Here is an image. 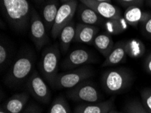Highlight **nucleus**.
I'll use <instances>...</instances> for the list:
<instances>
[{"label": "nucleus", "mask_w": 151, "mask_h": 113, "mask_svg": "<svg viewBox=\"0 0 151 113\" xmlns=\"http://www.w3.org/2000/svg\"><path fill=\"white\" fill-rule=\"evenodd\" d=\"M3 14L16 31L22 32L30 24L32 8L28 0H1Z\"/></svg>", "instance_id": "obj_1"}, {"label": "nucleus", "mask_w": 151, "mask_h": 113, "mask_svg": "<svg viewBox=\"0 0 151 113\" xmlns=\"http://www.w3.org/2000/svg\"><path fill=\"white\" fill-rule=\"evenodd\" d=\"M133 77L127 68H119L106 71L102 77V85L110 94H119L131 85Z\"/></svg>", "instance_id": "obj_2"}, {"label": "nucleus", "mask_w": 151, "mask_h": 113, "mask_svg": "<svg viewBox=\"0 0 151 113\" xmlns=\"http://www.w3.org/2000/svg\"><path fill=\"white\" fill-rule=\"evenodd\" d=\"M60 52L57 43L43 50L40 61V71L44 79L53 86L58 73Z\"/></svg>", "instance_id": "obj_3"}, {"label": "nucleus", "mask_w": 151, "mask_h": 113, "mask_svg": "<svg viewBox=\"0 0 151 113\" xmlns=\"http://www.w3.org/2000/svg\"><path fill=\"white\" fill-rule=\"evenodd\" d=\"M93 74V70L89 65L73 69L58 74L52 87L56 89H71L84 81L88 80L92 77Z\"/></svg>", "instance_id": "obj_4"}, {"label": "nucleus", "mask_w": 151, "mask_h": 113, "mask_svg": "<svg viewBox=\"0 0 151 113\" xmlns=\"http://www.w3.org/2000/svg\"><path fill=\"white\" fill-rule=\"evenodd\" d=\"M34 57L31 54L20 56L14 62L6 77V83L10 85L21 83L29 77L33 71Z\"/></svg>", "instance_id": "obj_5"}, {"label": "nucleus", "mask_w": 151, "mask_h": 113, "mask_svg": "<svg viewBox=\"0 0 151 113\" xmlns=\"http://www.w3.org/2000/svg\"><path fill=\"white\" fill-rule=\"evenodd\" d=\"M68 98L75 102L94 103L99 102L100 94L98 89L91 81H84L67 91Z\"/></svg>", "instance_id": "obj_6"}, {"label": "nucleus", "mask_w": 151, "mask_h": 113, "mask_svg": "<svg viewBox=\"0 0 151 113\" xmlns=\"http://www.w3.org/2000/svg\"><path fill=\"white\" fill-rule=\"evenodd\" d=\"M78 6V1L75 0L63 3L60 6L51 30L52 38H58L60 36L62 30L73 20V18L76 13Z\"/></svg>", "instance_id": "obj_7"}, {"label": "nucleus", "mask_w": 151, "mask_h": 113, "mask_svg": "<svg viewBox=\"0 0 151 113\" xmlns=\"http://www.w3.org/2000/svg\"><path fill=\"white\" fill-rule=\"evenodd\" d=\"M27 85L29 93L38 102L47 104L51 100L50 89L36 70H33L29 76Z\"/></svg>", "instance_id": "obj_8"}, {"label": "nucleus", "mask_w": 151, "mask_h": 113, "mask_svg": "<svg viewBox=\"0 0 151 113\" xmlns=\"http://www.w3.org/2000/svg\"><path fill=\"white\" fill-rule=\"evenodd\" d=\"M30 29L32 40L37 49L40 50L49 42V37L43 19L33 8L32 9L31 12Z\"/></svg>", "instance_id": "obj_9"}, {"label": "nucleus", "mask_w": 151, "mask_h": 113, "mask_svg": "<svg viewBox=\"0 0 151 113\" xmlns=\"http://www.w3.org/2000/svg\"><path fill=\"white\" fill-rule=\"evenodd\" d=\"M95 60L96 57L92 52L85 49H77L70 52L64 60L61 67L64 70H73L92 63Z\"/></svg>", "instance_id": "obj_10"}, {"label": "nucleus", "mask_w": 151, "mask_h": 113, "mask_svg": "<svg viewBox=\"0 0 151 113\" xmlns=\"http://www.w3.org/2000/svg\"><path fill=\"white\" fill-rule=\"evenodd\" d=\"M80 3L93 9L100 17L106 19H113L122 17L118 7L109 2H100L94 0H79Z\"/></svg>", "instance_id": "obj_11"}, {"label": "nucleus", "mask_w": 151, "mask_h": 113, "mask_svg": "<svg viewBox=\"0 0 151 113\" xmlns=\"http://www.w3.org/2000/svg\"><path fill=\"white\" fill-rule=\"evenodd\" d=\"M114 108V98L104 102L83 103L77 106L74 113H108Z\"/></svg>", "instance_id": "obj_12"}, {"label": "nucleus", "mask_w": 151, "mask_h": 113, "mask_svg": "<svg viewBox=\"0 0 151 113\" xmlns=\"http://www.w3.org/2000/svg\"><path fill=\"white\" fill-rule=\"evenodd\" d=\"M99 28L95 25L78 23L76 24L75 41L79 43L93 44V40L98 35Z\"/></svg>", "instance_id": "obj_13"}, {"label": "nucleus", "mask_w": 151, "mask_h": 113, "mask_svg": "<svg viewBox=\"0 0 151 113\" xmlns=\"http://www.w3.org/2000/svg\"><path fill=\"white\" fill-rule=\"evenodd\" d=\"M150 17V12H144L139 6L128 7L123 14V18L127 24L135 27L139 24H142Z\"/></svg>", "instance_id": "obj_14"}, {"label": "nucleus", "mask_w": 151, "mask_h": 113, "mask_svg": "<svg viewBox=\"0 0 151 113\" xmlns=\"http://www.w3.org/2000/svg\"><path fill=\"white\" fill-rule=\"evenodd\" d=\"M127 56L126 49H125V41H119V42L115 43L108 56L105 58L102 66L106 67V66L117 65L125 61Z\"/></svg>", "instance_id": "obj_15"}, {"label": "nucleus", "mask_w": 151, "mask_h": 113, "mask_svg": "<svg viewBox=\"0 0 151 113\" xmlns=\"http://www.w3.org/2000/svg\"><path fill=\"white\" fill-rule=\"evenodd\" d=\"M29 100V95L27 93L17 94L10 97L1 106L8 113H20L26 107Z\"/></svg>", "instance_id": "obj_16"}, {"label": "nucleus", "mask_w": 151, "mask_h": 113, "mask_svg": "<svg viewBox=\"0 0 151 113\" xmlns=\"http://www.w3.org/2000/svg\"><path fill=\"white\" fill-rule=\"evenodd\" d=\"M60 8L58 0H49L42 9L43 21L47 31H51Z\"/></svg>", "instance_id": "obj_17"}, {"label": "nucleus", "mask_w": 151, "mask_h": 113, "mask_svg": "<svg viewBox=\"0 0 151 113\" xmlns=\"http://www.w3.org/2000/svg\"><path fill=\"white\" fill-rule=\"evenodd\" d=\"M77 10L79 19L83 24L96 26L102 21V17H100L93 9L83 4H80Z\"/></svg>", "instance_id": "obj_18"}, {"label": "nucleus", "mask_w": 151, "mask_h": 113, "mask_svg": "<svg viewBox=\"0 0 151 113\" xmlns=\"http://www.w3.org/2000/svg\"><path fill=\"white\" fill-rule=\"evenodd\" d=\"M93 45L103 56L106 58L114 48V41L109 33L98 35L93 40Z\"/></svg>", "instance_id": "obj_19"}, {"label": "nucleus", "mask_w": 151, "mask_h": 113, "mask_svg": "<svg viewBox=\"0 0 151 113\" xmlns=\"http://www.w3.org/2000/svg\"><path fill=\"white\" fill-rule=\"evenodd\" d=\"M75 34H76V24L74 20H72L62 30L59 36L62 52L66 53L68 51L73 41H75Z\"/></svg>", "instance_id": "obj_20"}, {"label": "nucleus", "mask_w": 151, "mask_h": 113, "mask_svg": "<svg viewBox=\"0 0 151 113\" xmlns=\"http://www.w3.org/2000/svg\"><path fill=\"white\" fill-rule=\"evenodd\" d=\"M104 27L109 34L115 35L126 31L128 24L123 17H121L113 19H107L104 22Z\"/></svg>", "instance_id": "obj_21"}, {"label": "nucleus", "mask_w": 151, "mask_h": 113, "mask_svg": "<svg viewBox=\"0 0 151 113\" xmlns=\"http://www.w3.org/2000/svg\"><path fill=\"white\" fill-rule=\"evenodd\" d=\"M127 55L132 58H139L145 54L146 47L140 40L131 39L125 41Z\"/></svg>", "instance_id": "obj_22"}, {"label": "nucleus", "mask_w": 151, "mask_h": 113, "mask_svg": "<svg viewBox=\"0 0 151 113\" xmlns=\"http://www.w3.org/2000/svg\"><path fill=\"white\" fill-rule=\"evenodd\" d=\"M47 113H71V110L67 100L60 96L54 99Z\"/></svg>", "instance_id": "obj_23"}, {"label": "nucleus", "mask_w": 151, "mask_h": 113, "mask_svg": "<svg viewBox=\"0 0 151 113\" xmlns=\"http://www.w3.org/2000/svg\"><path fill=\"white\" fill-rule=\"evenodd\" d=\"M127 113H149L143 104L138 102H132L126 107Z\"/></svg>", "instance_id": "obj_24"}, {"label": "nucleus", "mask_w": 151, "mask_h": 113, "mask_svg": "<svg viewBox=\"0 0 151 113\" xmlns=\"http://www.w3.org/2000/svg\"><path fill=\"white\" fill-rule=\"evenodd\" d=\"M142 104L146 110L151 113V89H145L141 92Z\"/></svg>", "instance_id": "obj_25"}, {"label": "nucleus", "mask_w": 151, "mask_h": 113, "mask_svg": "<svg viewBox=\"0 0 151 113\" xmlns=\"http://www.w3.org/2000/svg\"><path fill=\"white\" fill-rule=\"evenodd\" d=\"M119 4H120L123 7H131V6H139L143 5L145 0H116Z\"/></svg>", "instance_id": "obj_26"}, {"label": "nucleus", "mask_w": 151, "mask_h": 113, "mask_svg": "<svg viewBox=\"0 0 151 113\" xmlns=\"http://www.w3.org/2000/svg\"><path fill=\"white\" fill-rule=\"evenodd\" d=\"M8 50L1 41L0 44V64L1 68H3L4 64L6 63L7 60L8 58Z\"/></svg>", "instance_id": "obj_27"}, {"label": "nucleus", "mask_w": 151, "mask_h": 113, "mask_svg": "<svg viewBox=\"0 0 151 113\" xmlns=\"http://www.w3.org/2000/svg\"><path fill=\"white\" fill-rule=\"evenodd\" d=\"M142 24V31L146 36L151 38V17Z\"/></svg>", "instance_id": "obj_28"}, {"label": "nucleus", "mask_w": 151, "mask_h": 113, "mask_svg": "<svg viewBox=\"0 0 151 113\" xmlns=\"http://www.w3.org/2000/svg\"><path fill=\"white\" fill-rule=\"evenodd\" d=\"M22 113H42V109L35 104L30 105Z\"/></svg>", "instance_id": "obj_29"}, {"label": "nucleus", "mask_w": 151, "mask_h": 113, "mask_svg": "<svg viewBox=\"0 0 151 113\" xmlns=\"http://www.w3.org/2000/svg\"><path fill=\"white\" fill-rule=\"evenodd\" d=\"M144 67H145L146 72L151 75V54L148 55L145 60V64H144Z\"/></svg>", "instance_id": "obj_30"}, {"label": "nucleus", "mask_w": 151, "mask_h": 113, "mask_svg": "<svg viewBox=\"0 0 151 113\" xmlns=\"http://www.w3.org/2000/svg\"><path fill=\"white\" fill-rule=\"evenodd\" d=\"M94 1H100V2H109V3H111L112 0H94Z\"/></svg>", "instance_id": "obj_31"}, {"label": "nucleus", "mask_w": 151, "mask_h": 113, "mask_svg": "<svg viewBox=\"0 0 151 113\" xmlns=\"http://www.w3.org/2000/svg\"><path fill=\"white\" fill-rule=\"evenodd\" d=\"M75 1V0H60V1L62 4L66 3V2H68V1Z\"/></svg>", "instance_id": "obj_32"}, {"label": "nucleus", "mask_w": 151, "mask_h": 113, "mask_svg": "<svg viewBox=\"0 0 151 113\" xmlns=\"http://www.w3.org/2000/svg\"><path fill=\"white\" fill-rule=\"evenodd\" d=\"M0 113H8V112L6 111V110H4L3 108L1 107V108H0Z\"/></svg>", "instance_id": "obj_33"}, {"label": "nucleus", "mask_w": 151, "mask_h": 113, "mask_svg": "<svg viewBox=\"0 0 151 113\" xmlns=\"http://www.w3.org/2000/svg\"><path fill=\"white\" fill-rule=\"evenodd\" d=\"M146 3H147L148 6L151 7V0H146Z\"/></svg>", "instance_id": "obj_34"}, {"label": "nucleus", "mask_w": 151, "mask_h": 113, "mask_svg": "<svg viewBox=\"0 0 151 113\" xmlns=\"http://www.w3.org/2000/svg\"><path fill=\"white\" fill-rule=\"evenodd\" d=\"M108 113H119V112H117V111H116L115 110H111V111H110L109 112H108Z\"/></svg>", "instance_id": "obj_35"}, {"label": "nucleus", "mask_w": 151, "mask_h": 113, "mask_svg": "<svg viewBox=\"0 0 151 113\" xmlns=\"http://www.w3.org/2000/svg\"><path fill=\"white\" fill-rule=\"evenodd\" d=\"M36 1H42V0H36Z\"/></svg>", "instance_id": "obj_36"}, {"label": "nucleus", "mask_w": 151, "mask_h": 113, "mask_svg": "<svg viewBox=\"0 0 151 113\" xmlns=\"http://www.w3.org/2000/svg\"><path fill=\"white\" fill-rule=\"evenodd\" d=\"M119 113H123V112H119Z\"/></svg>", "instance_id": "obj_37"}]
</instances>
